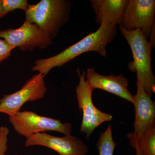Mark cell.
<instances>
[{"instance_id":"cell-1","label":"cell","mask_w":155,"mask_h":155,"mask_svg":"<svg viewBox=\"0 0 155 155\" xmlns=\"http://www.w3.org/2000/svg\"><path fill=\"white\" fill-rule=\"evenodd\" d=\"M117 27V25L113 24H101L95 32H91L58 54L36 60L31 70L46 75L52 69L62 67L78 56L88 52H96L106 58V47L116 38Z\"/></svg>"},{"instance_id":"cell-2","label":"cell","mask_w":155,"mask_h":155,"mask_svg":"<svg viewBox=\"0 0 155 155\" xmlns=\"http://www.w3.org/2000/svg\"><path fill=\"white\" fill-rule=\"evenodd\" d=\"M119 30L130 47L133 61L128 64L130 71L136 72L137 81L150 97L155 92V78L152 69V44L140 29L128 31L119 26Z\"/></svg>"},{"instance_id":"cell-3","label":"cell","mask_w":155,"mask_h":155,"mask_svg":"<svg viewBox=\"0 0 155 155\" xmlns=\"http://www.w3.org/2000/svg\"><path fill=\"white\" fill-rule=\"evenodd\" d=\"M71 6L68 0H41L29 5L25 19L37 25L52 40L68 22Z\"/></svg>"},{"instance_id":"cell-4","label":"cell","mask_w":155,"mask_h":155,"mask_svg":"<svg viewBox=\"0 0 155 155\" xmlns=\"http://www.w3.org/2000/svg\"><path fill=\"white\" fill-rule=\"evenodd\" d=\"M77 72L79 81L75 88V92L78 108L83 114L80 132L85 134V138L89 140L96 128L104 122L112 121L113 116L100 110L95 106L92 98L94 89L85 79V71L81 73L78 68Z\"/></svg>"},{"instance_id":"cell-5","label":"cell","mask_w":155,"mask_h":155,"mask_svg":"<svg viewBox=\"0 0 155 155\" xmlns=\"http://www.w3.org/2000/svg\"><path fill=\"white\" fill-rule=\"evenodd\" d=\"M14 130L27 138L38 133L57 131L64 135H71L72 125L69 122L63 123L61 120L41 116L33 111H19L9 117Z\"/></svg>"},{"instance_id":"cell-6","label":"cell","mask_w":155,"mask_h":155,"mask_svg":"<svg viewBox=\"0 0 155 155\" xmlns=\"http://www.w3.org/2000/svg\"><path fill=\"white\" fill-rule=\"evenodd\" d=\"M45 75L35 74L25 82L22 88L10 94L4 95L0 98V113L13 116L25 103L43 98L47 91L45 81Z\"/></svg>"},{"instance_id":"cell-7","label":"cell","mask_w":155,"mask_h":155,"mask_svg":"<svg viewBox=\"0 0 155 155\" xmlns=\"http://www.w3.org/2000/svg\"><path fill=\"white\" fill-rule=\"evenodd\" d=\"M0 38L22 51H33L36 48L44 49L53 44L44 31L26 19L19 28L0 31Z\"/></svg>"},{"instance_id":"cell-8","label":"cell","mask_w":155,"mask_h":155,"mask_svg":"<svg viewBox=\"0 0 155 155\" xmlns=\"http://www.w3.org/2000/svg\"><path fill=\"white\" fill-rule=\"evenodd\" d=\"M155 0H128L120 26L128 31L140 29L150 38L155 26Z\"/></svg>"},{"instance_id":"cell-9","label":"cell","mask_w":155,"mask_h":155,"mask_svg":"<svg viewBox=\"0 0 155 155\" xmlns=\"http://www.w3.org/2000/svg\"><path fill=\"white\" fill-rule=\"evenodd\" d=\"M39 146L48 148L59 155H86L88 146L77 137L72 135L54 136L45 133H38L26 138L25 146Z\"/></svg>"},{"instance_id":"cell-10","label":"cell","mask_w":155,"mask_h":155,"mask_svg":"<svg viewBox=\"0 0 155 155\" xmlns=\"http://www.w3.org/2000/svg\"><path fill=\"white\" fill-rule=\"evenodd\" d=\"M85 79L94 89L103 90L133 103V95L127 89L128 81L122 74L118 76L102 75L92 67L85 71Z\"/></svg>"},{"instance_id":"cell-11","label":"cell","mask_w":155,"mask_h":155,"mask_svg":"<svg viewBox=\"0 0 155 155\" xmlns=\"http://www.w3.org/2000/svg\"><path fill=\"white\" fill-rule=\"evenodd\" d=\"M137 91L133 95L135 118L134 132L139 137L155 123V103L145 91L141 84L137 81Z\"/></svg>"},{"instance_id":"cell-12","label":"cell","mask_w":155,"mask_h":155,"mask_svg":"<svg viewBox=\"0 0 155 155\" xmlns=\"http://www.w3.org/2000/svg\"><path fill=\"white\" fill-rule=\"evenodd\" d=\"M128 0H91L97 24L122 25L124 11Z\"/></svg>"},{"instance_id":"cell-13","label":"cell","mask_w":155,"mask_h":155,"mask_svg":"<svg viewBox=\"0 0 155 155\" xmlns=\"http://www.w3.org/2000/svg\"><path fill=\"white\" fill-rule=\"evenodd\" d=\"M130 145L143 155H155V123L139 137L134 132L127 134Z\"/></svg>"},{"instance_id":"cell-14","label":"cell","mask_w":155,"mask_h":155,"mask_svg":"<svg viewBox=\"0 0 155 155\" xmlns=\"http://www.w3.org/2000/svg\"><path fill=\"white\" fill-rule=\"evenodd\" d=\"M116 143L113 139L112 127L109 125L105 131L101 133L97 147L99 155H114Z\"/></svg>"},{"instance_id":"cell-15","label":"cell","mask_w":155,"mask_h":155,"mask_svg":"<svg viewBox=\"0 0 155 155\" xmlns=\"http://www.w3.org/2000/svg\"><path fill=\"white\" fill-rule=\"evenodd\" d=\"M1 3L2 17L17 9L22 10L25 13L29 5L27 0H1Z\"/></svg>"},{"instance_id":"cell-16","label":"cell","mask_w":155,"mask_h":155,"mask_svg":"<svg viewBox=\"0 0 155 155\" xmlns=\"http://www.w3.org/2000/svg\"><path fill=\"white\" fill-rule=\"evenodd\" d=\"M10 130L6 126L0 127V155H6L8 150V137Z\"/></svg>"},{"instance_id":"cell-17","label":"cell","mask_w":155,"mask_h":155,"mask_svg":"<svg viewBox=\"0 0 155 155\" xmlns=\"http://www.w3.org/2000/svg\"><path fill=\"white\" fill-rule=\"evenodd\" d=\"M14 49L15 48L11 46L5 41L0 38V63L8 59Z\"/></svg>"},{"instance_id":"cell-18","label":"cell","mask_w":155,"mask_h":155,"mask_svg":"<svg viewBox=\"0 0 155 155\" xmlns=\"http://www.w3.org/2000/svg\"><path fill=\"white\" fill-rule=\"evenodd\" d=\"M2 18V3H1V0H0V19Z\"/></svg>"},{"instance_id":"cell-19","label":"cell","mask_w":155,"mask_h":155,"mask_svg":"<svg viewBox=\"0 0 155 155\" xmlns=\"http://www.w3.org/2000/svg\"><path fill=\"white\" fill-rule=\"evenodd\" d=\"M136 150V155H143L142 154L140 153V151L139 150L137 149H135Z\"/></svg>"}]
</instances>
